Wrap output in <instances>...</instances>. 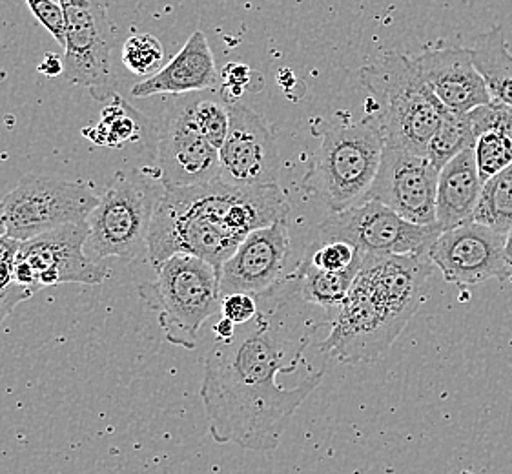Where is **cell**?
<instances>
[{"label":"cell","instance_id":"6da1fadb","mask_svg":"<svg viewBox=\"0 0 512 474\" xmlns=\"http://www.w3.org/2000/svg\"><path fill=\"white\" fill-rule=\"evenodd\" d=\"M292 299L288 281L257 298L256 318L206 352L201 400L216 444L276 451L297 409L323 382V369L308 372L292 389L277 382L279 374L297 371L319 327H330V321L316 320L314 314H292Z\"/></svg>","mask_w":512,"mask_h":474},{"label":"cell","instance_id":"7a4b0ae2","mask_svg":"<svg viewBox=\"0 0 512 474\" xmlns=\"http://www.w3.org/2000/svg\"><path fill=\"white\" fill-rule=\"evenodd\" d=\"M287 216V197L279 186H236L216 179L164 188L146 256L155 270L175 254L205 259L219 270L248 234Z\"/></svg>","mask_w":512,"mask_h":474},{"label":"cell","instance_id":"3957f363","mask_svg":"<svg viewBox=\"0 0 512 474\" xmlns=\"http://www.w3.org/2000/svg\"><path fill=\"white\" fill-rule=\"evenodd\" d=\"M432 267L418 254L365 256L319 351L345 365L378 360L420 310Z\"/></svg>","mask_w":512,"mask_h":474},{"label":"cell","instance_id":"277c9868","mask_svg":"<svg viewBox=\"0 0 512 474\" xmlns=\"http://www.w3.org/2000/svg\"><path fill=\"white\" fill-rule=\"evenodd\" d=\"M383 146L385 135L372 114L359 123L334 124L321 134L303 185L332 212L356 207L369 197Z\"/></svg>","mask_w":512,"mask_h":474},{"label":"cell","instance_id":"5b68a950","mask_svg":"<svg viewBox=\"0 0 512 474\" xmlns=\"http://www.w3.org/2000/svg\"><path fill=\"white\" fill-rule=\"evenodd\" d=\"M361 83L369 90L385 141L410 152L427 155L432 135L449 110L423 83L412 57L387 52L361 70Z\"/></svg>","mask_w":512,"mask_h":474},{"label":"cell","instance_id":"8992f818","mask_svg":"<svg viewBox=\"0 0 512 474\" xmlns=\"http://www.w3.org/2000/svg\"><path fill=\"white\" fill-rule=\"evenodd\" d=\"M155 272V279L141 283L137 294L155 312L166 341L192 351L203 323L221 310L219 270L205 259L175 254Z\"/></svg>","mask_w":512,"mask_h":474},{"label":"cell","instance_id":"52a82bcc","mask_svg":"<svg viewBox=\"0 0 512 474\" xmlns=\"http://www.w3.org/2000/svg\"><path fill=\"white\" fill-rule=\"evenodd\" d=\"M157 201L152 186L117 172L88 217L90 254L124 261L143 256Z\"/></svg>","mask_w":512,"mask_h":474},{"label":"cell","instance_id":"ba28073f","mask_svg":"<svg viewBox=\"0 0 512 474\" xmlns=\"http://www.w3.org/2000/svg\"><path fill=\"white\" fill-rule=\"evenodd\" d=\"M2 203L6 236L22 243L64 225L86 223L99 205V196L81 181L30 174L22 177Z\"/></svg>","mask_w":512,"mask_h":474},{"label":"cell","instance_id":"9c48e42d","mask_svg":"<svg viewBox=\"0 0 512 474\" xmlns=\"http://www.w3.org/2000/svg\"><path fill=\"white\" fill-rule=\"evenodd\" d=\"M90 237L86 223H72L22 241L15 258V279L35 296L39 290L64 285H101L108 270L84 250Z\"/></svg>","mask_w":512,"mask_h":474},{"label":"cell","instance_id":"30bf717a","mask_svg":"<svg viewBox=\"0 0 512 474\" xmlns=\"http://www.w3.org/2000/svg\"><path fill=\"white\" fill-rule=\"evenodd\" d=\"M443 228L421 227L398 216L379 201L332 212L319 227L318 241H347L365 256H427Z\"/></svg>","mask_w":512,"mask_h":474},{"label":"cell","instance_id":"8fae6325","mask_svg":"<svg viewBox=\"0 0 512 474\" xmlns=\"http://www.w3.org/2000/svg\"><path fill=\"white\" fill-rule=\"evenodd\" d=\"M66 15L64 77L70 84L88 88L95 101H112L117 95L113 70V26L103 4L62 6Z\"/></svg>","mask_w":512,"mask_h":474},{"label":"cell","instance_id":"7c38bea8","mask_svg":"<svg viewBox=\"0 0 512 474\" xmlns=\"http://www.w3.org/2000/svg\"><path fill=\"white\" fill-rule=\"evenodd\" d=\"M195 95L168 104L157 139L155 174L164 188L205 185L219 179V150L210 145L195 123Z\"/></svg>","mask_w":512,"mask_h":474},{"label":"cell","instance_id":"4fadbf2b","mask_svg":"<svg viewBox=\"0 0 512 474\" xmlns=\"http://www.w3.org/2000/svg\"><path fill=\"white\" fill-rule=\"evenodd\" d=\"M438 177L440 170L434 168L427 155L385 141L378 176L367 199L379 201L414 225L432 227L438 225Z\"/></svg>","mask_w":512,"mask_h":474},{"label":"cell","instance_id":"5bb4252c","mask_svg":"<svg viewBox=\"0 0 512 474\" xmlns=\"http://www.w3.org/2000/svg\"><path fill=\"white\" fill-rule=\"evenodd\" d=\"M505 239L507 234L472 221L443 230L432 243L429 259L443 278L458 287H474L489 279L507 281L512 268L505 259Z\"/></svg>","mask_w":512,"mask_h":474},{"label":"cell","instance_id":"9a60e30c","mask_svg":"<svg viewBox=\"0 0 512 474\" xmlns=\"http://www.w3.org/2000/svg\"><path fill=\"white\" fill-rule=\"evenodd\" d=\"M287 219L257 228L219 268L221 294L267 296L287 283L290 259Z\"/></svg>","mask_w":512,"mask_h":474},{"label":"cell","instance_id":"2e32d148","mask_svg":"<svg viewBox=\"0 0 512 474\" xmlns=\"http://www.w3.org/2000/svg\"><path fill=\"white\" fill-rule=\"evenodd\" d=\"M230 130L219 150V179L236 186H279L281 161L276 139L261 115L243 104H228Z\"/></svg>","mask_w":512,"mask_h":474},{"label":"cell","instance_id":"e0dca14e","mask_svg":"<svg viewBox=\"0 0 512 474\" xmlns=\"http://www.w3.org/2000/svg\"><path fill=\"white\" fill-rule=\"evenodd\" d=\"M423 83L452 114H469L491 103L482 75L472 62L471 50L434 48L412 57Z\"/></svg>","mask_w":512,"mask_h":474},{"label":"cell","instance_id":"ac0fdd59","mask_svg":"<svg viewBox=\"0 0 512 474\" xmlns=\"http://www.w3.org/2000/svg\"><path fill=\"white\" fill-rule=\"evenodd\" d=\"M219 81L214 53L203 31H194L172 61L146 81L135 84L132 95L137 99L154 95H190L205 92Z\"/></svg>","mask_w":512,"mask_h":474},{"label":"cell","instance_id":"d6986e66","mask_svg":"<svg viewBox=\"0 0 512 474\" xmlns=\"http://www.w3.org/2000/svg\"><path fill=\"white\" fill-rule=\"evenodd\" d=\"M483 181L472 148L456 155L441 168L436 192V219L443 230L474 221L482 199Z\"/></svg>","mask_w":512,"mask_h":474},{"label":"cell","instance_id":"ffe728a7","mask_svg":"<svg viewBox=\"0 0 512 474\" xmlns=\"http://www.w3.org/2000/svg\"><path fill=\"white\" fill-rule=\"evenodd\" d=\"M361 263L363 259L347 270L325 272L310 267L305 261H299L296 270L290 274L288 283L305 303L325 312L330 321H334L343 301L349 296L354 281L358 278Z\"/></svg>","mask_w":512,"mask_h":474},{"label":"cell","instance_id":"44dd1931","mask_svg":"<svg viewBox=\"0 0 512 474\" xmlns=\"http://www.w3.org/2000/svg\"><path fill=\"white\" fill-rule=\"evenodd\" d=\"M471 57L485 81L491 101L512 108V53L502 28L494 26L482 33L471 48Z\"/></svg>","mask_w":512,"mask_h":474},{"label":"cell","instance_id":"7402d4cb","mask_svg":"<svg viewBox=\"0 0 512 474\" xmlns=\"http://www.w3.org/2000/svg\"><path fill=\"white\" fill-rule=\"evenodd\" d=\"M476 139L478 135L474 132L471 115L449 112L432 135L431 143L427 148V157L434 168L441 172V168L452 161L456 155L472 148Z\"/></svg>","mask_w":512,"mask_h":474},{"label":"cell","instance_id":"603a6c76","mask_svg":"<svg viewBox=\"0 0 512 474\" xmlns=\"http://www.w3.org/2000/svg\"><path fill=\"white\" fill-rule=\"evenodd\" d=\"M474 221L507 234L512 228V165L483 185Z\"/></svg>","mask_w":512,"mask_h":474},{"label":"cell","instance_id":"cb8c5ba5","mask_svg":"<svg viewBox=\"0 0 512 474\" xmlns=\"http://www.w3.org/2000/svg\"><path fill=\"white\" fill-rule=\"evenodd\" d=\"M141 126L134 121V114H130L128 104L117 95L113 97L112 104H108L101 115V123L95 128H88L82 134L86 135L90 141L103 146H121L135 141L139 135Z\"/></svg>","mask_w":512,"mask_h":474},{"label":"cell","instance_id":"d4e9b609","mask_svg":"<svg viewBox=\"0 0 512 474\" xmlns=\"http://www.w3.org/2000/svg\"><path fill=\"white\" fill-rule=\"evenodd\" d=\"M474 161L483 185L512 165V141L503 130H489L472 146Z\"/></svg>","mask_w":512,"mask_h":474},{"label":"cell","instance_id":"484cf974","mask_svg":"<svg viewBox=\"0 0 512 474\" xmlns=\"http://www.w3.org/2000/svg\"><path fill=\"white\" fill-rule=\"evenodd\" d=\"M21 241L10 236L0 237V325L10 316L13 309L31 298L30 292L15 279V258Z\"/></svg>","mask_w":512,"mask_h":474},{"label":"cell","instance_id":"4316f807","mask_svg":"<svg viewBox=\"0 0 512 474\" xmlns=\"http://www.w3.org/2000/svg\"><path fill=\"white\" fill-rule=\"evenodd\" d=\"M121 59L124 66L135 75L152 77L163 66V44L150 33L128 37V41L124 42Z\"/></svg>","mask_w":512,"mask_h":474},{"label":"cell","instance_id":"83f0119b","mask_svg":"<svg viewBox=\"0 0 512 474\" xmlns=\"http://www.w3.org/2000/svg\"><path fill=\"white\" fill-rule=\"evenodd\" d=\"M363 259L358 248L347 241H314L301 261L325 272H341Z\"/></svg>","mask_w":512,"mask_h":474},{"label":"cell","instance_id":"f1b7e54d","mask_svg":"<svg viewBox=\"0 0 512 474\" xmlns=\"http://www.w3.org/2000/svg\"><path fill=\"white\" fill-rule=\"evenodd\" d=\"M194 117L201 134L205 135L206 141L214 146L216 150H221V146L225 145L228 130H230V110H228V106L212 101V99L197 97Z\"/></svg>","mask_w":512,"mask_h":474},{"label":"cell","instance_id":"f546056e","mask_svg":"<svg viewBox=\"0 0 512 474\" xmlns=\"http://www.w3.org/2000/svg\"><path fill=\"white\" fill-rule=\"evenodd\" d=\"M33 17L41 22L55 41L64 48L66 44V15L61 2L55 0H24Z\"/></svg>","mask_w":512,"mask_h":474},{"label":"cell","instance_id":"4dcf8cb0","mask_svg":"<svg viewBox=\"0 0 512 474\" xmlns=\"http://www.w3.org/2000/svg\"><path fill=\"white\" fill-rule=\"evenodd\" d=\"M221 312L223 318L234 321L237 327L245 325L248 321L254 320L259 312L257 298L250 294H228L223 296L221 301Z\"/></svg>","mask_w":512,"mask_h":474},{"label":"cell","instance_id":"1f68e13d","mask_svg":"<svg viewBox=\"0 0 512 474\" xmlns=\"http://www.w3.org/2000/svg\"><path fill=\"white\" fill-rule=\"evenodd\" d=\"M252 70L245 64H228L223 72V92L228 97H241L246 88H250Z\"/></svg>","mask_w":512,"mask_h":474},{"label":"cell","instance_id":"d6a6232c","mask_svg":"<svg viewBox=\"0 0 512 474\" xmlns=\"http://www.w3.org/2000/svg\"><path fill=\"white\" fill-rule=\"evenodd\" d=\"M37 70H39V73H42V75H46V77H59L61 73H64V61L59 59L57 55L48 53V55L42 59Z\"/></svg>","mask_w":512,"mask_h":474},{"label":"cell","instance_id":"836d02e7","mask_svg":"<svg viewBox=\"0 0 512 474\" xmlns=\"http://www.w3.org/2000/svg\"><path fill=\"white\" fill-rule=\"evenodd\" d=\"M237 325L234 321L228 320V318H221V320L217 321L216 325H214V336H216V340L214 341H226L230 340L234 334H236Z\"/></svg>","mask_w":512,"mask_h":474},{"label":"cell","instance_id":"e575fe53","mask_svg":"<svg viewBox=\"0 0 512 474\" xmlns=\"http://www.w3.org/2000/svg\"><path fill=\"white\" fill-rule=\"evenodd\" d=\"M498 130H503L505 134L509 135L512 141V108L511 106H503L500 110V121H498Z\"/></svg>","mask_w":512,"mask_h":474},{"label":"cell","instance_id":"d590c367","mask_svg":"<svg viewBox=\"0 0 512 474\" xmlns=\"http://www.w3.org/2000/svg\"><path fill=\"white\" fill-rule=\"evenodd\" d=\"M505 259L512 268V228L507 232V239H505Z\"/></svg>","mask_w":512,"mask_h":474},{"label":"cell","instance_id":"8d00e7d4","mask_svg":"<svg viewBox=\"0 0 512 474\" xmlns=\"http://www.w3.org/2000/svg\"><path fill=\"white\" fill-rule=\"evenodd\" d=\"M6 236V216H4V203L0 201V237Z\"/></svg>","mask_w":512,"mask_h":474},{"label":"cell","instance_id":"74e56055","mask_svg":"<svg viewBox=\"0 0 512 474\" xmlns=\"http://www.w3.org/2000/svg\"><path fill=\"white\" fill-rule=\"evenodd\" d=\"M62 6H88L92 0H59Z\"/></svg>","mask_w":512,"mask_h":474}]
</instances>
